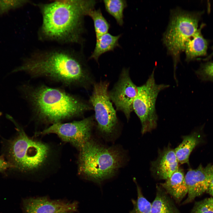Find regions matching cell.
Segmentation results:
<instances>
[{"label": "cell", "instance_id": "cell-1", "mask_svg": "<svg viewBox=\"0 0 213 213\" xmlns=\"http://www.w3.org/2000/svg\"><path fill=\"white\" fill-rule=\"evenodd\" d=\"M20 71L33 78L45 77L68 86L87 89L93 83L83 53L71 48L57 47L35 51L12 72Z\"/></svg>", "mask_w": 213, "mask_h": 213}, {"label": "cell", "instance_id": "cell-2", "mask_svg": "<svg viewBox=\"0 0 213 213\" xmlns=\"http://www.w3.org/2000/svg\"><path fill=\"white\" fill-rule=\"evenodd\" d=\"M95 0H59L33 4L42 17L38 38L42 41L82 44L84 41V17L95 8Z\"/></svg>", "mask_w": 213, "mask_h": 213}, {"label": "cell", "instance_id": "cell-3", "mask_svg": "<svg viewBox=\"0 0 213 213\" xmlns=\"http://www.w3.org/2000/svg\"><path fill=\"white\" fill-rule=\"evenodd\" d=\"M20 90L29 104L35 120L43 124L62 122L93 109L79 97L59 88L25 84Z\"/></svg>", "mask_w": 213, "mask_h": 213}, {"label": "cell", "instance_id": "cell-4", "mask_svg": "<svg viewBox=\"0 0 213 213\" xmlns=\"http://www.w3.org/2000/svg\"><path fill=\"white\" fill-rule=\"evenodd\" d=\"M15 124L18 134L9 149L14 168L31 174L57 168L59 161V149L50 143L28 136Z\"/></svg>", "mask_w": 213, "mask_h": 213}, {"label": "cell", "instance_id": "cell-5", "mask_svg": "<svg viewBox=\"0 0 213 213\" xmlns=\"http://www.w3.org/2000/svg\"><path fill=\"white\" fill-rule=\"evenodd\" d=\"M78 173L100 182L113 176L122 165L123 156L117 149L105 146L91 139L79 150Z\"/></svg>", "mask_w": 213, "mask_h": 213}, {"label": "cell", "instance_id": "cell-6", "mask_svg": "<svg viewBox=\"0 0 213 213\" xmlns=\"http://www.w3.org/2000/svg\"><path fill=\"white\" fill-rule=\"evenodd\" d=\"M199 13L188 12L177 8L170 12V22L164 33L163 41L168 54L172 57L174 77L181 53L184 51L188 40L197 30L199 19Z\"/></svg>", "mask_w": 213, "mask_h": 213}, {"label": "cell", "instance_id": "cell-7", "mask_svg": "<svg viewBox=\"0 0 213 213\" xmlns=\"http://www.w3.org/2000/svg\"><path fill=\"white\" fill-rule=\"evenodd\" d=\"M154 70L143 85L137 87V93L134 101L133 109L139 118L143 134L151 131L157 126L158 116L156 103L159 93L168 88V85L157 84L155 82Z\"/></svg>", "mask_w": 213, "mask_h": 213}, {"label": "cell", "instance_id": "cell-8", "mask_svg": "<svg viewBox=\"0 0 213 213\" xmlns=\"http://www.w3.org/2000/svg\"><path fill=\"white\" fill-rule=\"evenodd\" d=\"M108 82L101 80L93 85L89 102L95 111L97 127L104 136H109L115 131L118 124L116 112L110 98Z\"/></svg>", "mask_w": 213, "mask_h": 213}, {"label": "cell", "instance_id": "cell-9", "mask_svg": "<svg viewBox=\"0 0 213 213\" xmlns=\"http://www.w3.org/2000/svg\"><path fill=\"white\" fill-rule=\"evenodd\" d=\"M93 124L94 117L91 116L79 121L52 124L36 135L55 134L62 141L69 143L79 151L91 139Z\"/></svg>", "mask_w": 213, "mask_h": 213}, {"label": "cell", "instance_id": "cell-10", "mask_svg": "<svg viewBox=\"0 0 213 213\" xmlns=\"http://www.w3.org/2000/svg\"><path fill=\"white\" fill-rule=\"evenodd\" d=\"M137 91V87L130 78L128 69L124 68L118 81L109 92L110 100L114 104L117 110L122 112L127 120L133 111V103Z\"/></svg>", "mask_w": 213, "mask_h": 213}, {"label": "cell", "instance_id": "cell-11", "mask_svg": "<svg viewBox=\"0 0 213 213\" xmlns=\"http://www.w3.org/2000/svg\"><path fill=\"white\" fill-rule=\"evenodd\" d=\"M213 178V163L204 167L200 164L196 169H190L185 176L188 197L183 204L192 202L206 192Z\"/></svg>", "mask_w": 213, "mask_h": 213}, {"label": "cell", "instance_id": "cell-12", "mask_svg": "<svg viewBox=\"0 0 213 213\" xmlns=\"http://www.w3.org/2000/svg\"><path fill=\"white\" fill-rule=\"evenodd\" d=\"M76 202L52 200L47 197L30 198L23 201L24 213H57L62 211L74 212L77 208Z\"/></svg>", "mask_w": 213, "mask_h": 213}, {"label": "cell", "instance_id": "cell-13", "mask_svg": "<svg viewBox=\"0 0 213 213\" xmlns=\"http://www.w3.org/2000/svg\"><path fill=\"white\" fill-rule=\"evenodd\" d=\"M175 150L168 146L159 152L157 159L151 162V170L159 179L166 180L178 169Z\"/></svg>", "mask_w": 213, "mask_h": 213}, {"label": "cell", "instance_id": "cell-14", "mask_svg": "<svg viewBox=\"0 0 213 213\" xmlns=\"http://www.w3.org/2000/svg\"><path fill=\"white\" fill-rule=\"evenodd\" d=\"M160 185L177 203H179L188 193L185 176L182 169L179 167Z\"/></svg>", "mask_w": 213, "mask_h": 213}, {"label": "cell", "instance_id": "cell-15", "mask_svg": "<svg viewBox=\"0 0 213 213\" xmlns=\"http://www.w3.org/2000/svg\"><path fill=\"white\" fill-rule=\"evenodd\" d=\"M201 26L199 29H198L185 43L184 51L186 56L185 60L187 62L206 54L208 43L201 34Z\"/></svg>", "mask_w": 213, "mask_h": 213}, {"label": "cell", "instance_id": "cell-16", "mask_svg": "<svg viewBox=\"0 0 213 213\" xmlns=\"http://www.w3.org/2000/svg\"><path fill=\"white\" fill-rule=\"evenodd\" d=\"M180 144L175 149V155L179 163L181 164H189L190 155L195 147L202 140L200 134L197 132L183 137Z\"/></svg>", "mask_w": 213, "mask_h": 213}, {"label": "cell", "instance_id": "cell-17", "mask_svg": "<svg viewBox=\"0 0 213 213\" xmlns=\"http://www.w3.org/2000/svg\"><path fill=\"white\" fill-rule=\"evenodd\" d=\"M156 188V197L151 203V213H181L165 191L158 185Z\"/></svg>", "mask_w": 213, "mask_h": 213}, {"label": "cell", "instance_id": "cell-18", "mask_svg": "<svg viewBox=\"0 0 213 213\" xmlns=\"http://www.w3.org/2000/svg\"><path fill=\"white\" fill-rule=\"evenodd\" d=\"M121 36V34L113 36L108 33L96 38L94 50L89 59H93L98 62L99 58L103 54L113 51L116 47H120L119 40Z\"/></svg>", "mask_w": 213, "mask_h": 213}, {"label": "cell", "instance_id": "cell-19", "mask_svg": "<svg viewBox=\"0 0 213 213\" xmlns=\"http://www.w3.org/2000/svg\"><path fill=\"white\" fill-rule=\"evenodd\" d=\"M105 10L115 20L120 26L124 24L123 12L127 6L125 0H104L103 1Z\"/></svg>", "mask_w": 213, "mask_h": 213}, {"label": "cell", "instance_id": "cell-20", "mask_svg": "<svg viewBox=\"0 0 213 213\" xmlns=\"http://www.w3.org/2000/svg\"><path fill=\"white\" fill-rule=\"evenodd\" d=\"M88 15L93 20L96 38L108 33L110 25L103 16L100 8L92 9L88 12Z\"/></svg>", "mask_w": 213, "mask_h": 213}, {"label": "cell", "instance_id": "cell-21", "mask_svg": "<svg viewBox=\"0 0 213 213\" xmlns=\"http://www.w3.org/2000/svg\"><path fill=\"white\" fill-rule=\"evenodd\" d=\"M136 185L137 198L132 200L133 208L130 213H151V203L144 197L140 187Z\"/></svg>", "mask_w": 213, "mask_h": 213}, {"label": "cell", "instance_id": "cell-22", "mask_svg": "<svg viewBox=\"0 0 213 213\" xmlns=\"http://www.w3.org/2000/svg\"><path fill=\"white\" fill-rule=\"evenodd\" d=\"M33 3L28 0H0V15L7 13L11 9L19 8Z\"/></svg>", "mask_w": 213, "mask_h": 213}, {"label": "cell", "instance_id": "cell-23", "mask_svg": "<svg viewBox=\"0 0 213 213\" xmlns=\"http://www.w3.org/2000/svg\"><path fill=\"white\" fill-rule=\"evenodd\" d=\"M195 73L201 80L213 82V61L201 64Z\"/></svg>", "mask_w": 213, "mask_h": 213}, {"label": "cell", "instance_id": "cell-24", "mask_svg": "<svg viewBox=\"0 0 213 213\" xmlns=\"http://www.w3.org/2000/svg\"><path fill=\"white\" fill-rule=\"evenodd\" d=\"M190 213H213V197L196 202Z\"/></svg>", "mask_w": 213, "mask_h": 213}, {"label": "cell", "instance_id": "cell-25", "mask_svg": "<svg viewBox=\"0 0 213 213\" xmlns=\"http://www.w3.org/2000/svg\"><path fill=\"white\" fill-rule=\"evenodd\" d=\"M10 168H14L12 164L10 162L6 161L2 157H0V171H4Z\"/></svg>", "mask_w": 213, "mask_h": 213}, {"label": "cell", "instance_id": "cell-26", "mask_svg": "<svg viewBox=\"0 0 213 213\" xmlns=\"http://www.w3.org/2000/svg\"><path fill=\"white\" fill-rule=\"evenodd\" d=\"M206 192L213 197V178Z\"/></svg>", "mask_w": 213, "mask_h": 213}, {"label": "cell", "instance_id": "cell-27", "mask_svg": "<svg viewBox=\"0 0 213 213\" xmlns=\"http://www.w3.org/2000/svg\"><path fill=\"white\" fill-rule=\"evenodd\" d=\"M212 53L210 54V55L209 56H208V57H207V58H206V59H208L209 58H210L211 57H212V56L213 55V46H212Z\"/></svg>", "mask_w": 213, "mask_h": 213}, {"label": "cell", "instance_id": "cell-28", "mask_svg": "<svg viewBox=\"0 0 213 213\" xmlns=\"http://www.w3.org/2000/svg\"><path fill=\"white\" fill-rule=\"evenodd\" d=\"M73 212L68 211H62L57 213H73Z\"/></svg>", "mask_w": 213, "mask_h": 213}, {"label": "cell", "instance_id": "cell-29", "mask_svg": "<svg viewBox=\"0 0 213 213\" xmlns=\"http://www.w3.org/2000/svg\"><path fill=\"white\" fill-rule=\"evenodd\" d=\"M1 115V112H0V116Z\"/></svg>", "mask_w": 213, "mask_h": 213}]
</instances>
